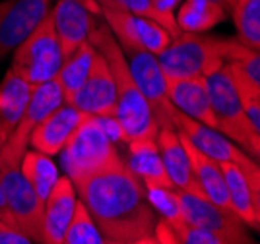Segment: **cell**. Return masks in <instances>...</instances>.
<instances>
[{
	"label": "cell",
	"instance_id": "cell-1",
	"mask_svg": "<svg viewBox=\"0 0 260 244\" xmlns=\"http://www.w3.org/2000/svg\"><path fill=\"white\" fill-rule=\"evenodd\" d=\"M74 188L107 244L132 242L155 231L159 217L122 157L74 182Z\"/></svg>",
	"mask_w": 260,
	"mask_h": 244
},
{
	"label": "cell",
	"instance_id": "cell-2",
	"mask_svg": "<svg viewBox=\"0 0 260 244\" xmlns=\"http://www.w3.org/2000/svg\"><path fill=\"white\" fill-rule=\"evenodd\" d=\"M89 43L105 58L109 70L113 74L115 93H117V109H115L113 118L119 126L122 142L128 144L132 140L155 136L159 128L153 120L152 111L130 74L128 62H126L122 49L115 41L113 33L109 31L107 23L103 20H99L98 25L93 27V31L89 35Z\"/></svg>",
	"mask_w": 260,
	"mask_h": 244
},
{
	"label": "cell",
	"instance_id": "cell-3",
	"mask_svg": "<svg viewBox=\"0 0 260 244\" xmlns=\"http://www.w3.org/2000/svg\"><path fill=\"white\" fill-rule=\"evenodd\" d=\"M229 39H217L206 33H179L157 54L167 80L210 76L225 66Z\"/></svg>",
	"mask_w": 260,
	"mask_h": 244
},
{
	"label": "cell",
	"instance_id": "cell-4",
	"mask_svg": "<svg viewBox=\"0 0 260 244\" xmlns=\"http://www.w3.org/2000/svg\"><path fill=\"white\" fill-rule=\"evenodd\" d=\"M60 155L64 175L72 184L120 157L117 144L109 134L105 118L89 115L80 122Z\"/></svg>",
	"mask_w": 260,
	"mask_h": 244
},
{
	"label": "cell",
	"instance_id": "cell-5",
	"mask_svg": "<svg viewBox=\"0 0 260 244\" xmlns=\"http://www.w3.org/2000/svg\"><path fill=\"white\" fill-rule=\"evenodd\" d=\"M206 82L212 113L216 118V130L256 161L260 155V132L250 126L245 117L228 66H221L219 70L206 76Z\"/></svg>",
	"mask_w": 260,
	"mask_h": 244
},
{
	"label": "cell",
	"instance_id": "cell-6",
	"mask_svg": "<svg viewBox=\"0 0 260 244\" xmlns=\"http://www.w3.org/2000/svg\"><path fill=\"white\" fill-rule=\"evenodd\" d=\"M60 64L62 51L54 33L53 18L51 14H47L35 25V29L18 45V49H14L10 72L35 87L54 80Z\"/></svg>",
	"mask_w": 260,
	"mask_h": 244
},
{
	"label": "cell",
	"instance_id": "cell-7",
	"mask_svg": "<svg viewBox=\"0 0 260 244\" xmlns=\"http://www.w3.org/2000/svg\"><path fill=\"white\" fill-rule=\"evenodd\" d=\"M62 103H64V95L54 80L31 87V95H29V101L25 105V111H23L18 126L14 128L10 138L0 148V167H18L20 165L25 149L29 148V138H31L33 130Z\"/></svg>",
	"mask_w": 260,
	"mask_h": 244
},
{
	"label": "cell",
	"instance_id": "cell-8",
	"mask_svg": "<svg viewBox=\"0 0 260 244\" xmlns=\"http://www.w3.org/2000/svg\"><path fill=\"white\" fill-rule=\"evenodd\" d=\"M99 12L124 54L142 51L157 56L173 39L157 21L150 18L111 8H99Z\"/></svg>",
	"mask_w": 260,
	"mask_h": 244
},
{
	"label": "cell",
	"instance_id": "cell-9",
	"mask_svg": "<svg viewBox=\"0 0 260 244\" xmlns=\"http://www.w3.org/2000/svg\"><path fill=\"white\" fill-rule=\"evenodd\" d=\"M183 221L196 225L217 236L225 244H256L249 234V227L229 210L212 203L206 196L179 192Z\"/></svg>",
	"mask_w": 260,
	"mask_h": 244
},
{
	"label": "cell",
	"instance_id": "cell-10",
	"mask_svg": "<svg viewBox=\"0 0 260 244\" xmlns=\"http://www.w3.org/2000/svg\"><path fill=\"white\" fill-rule=\"evenodd\" d=\"M0 184L14 227L22 231L31 242L41 244L43 225V200L33 192L18 167H0Z\"/></svg>",
	"mask_w": 260,
	"mask_h": 244
},
{
	"label": "cell",
	"instance_id": "cell-11",
	"mask_svg": "<svg viewBox=\"0 0 260 244\" xmlns=\"http://www.w3.org/2000/svg\"><path fill=\"white\" fill-rule=\"evenodd\" d=\"M130 74L142 91L146 103L152 111V117L157 128H173L177 109L171 105L167 97V78L163 74L161 66L157 62V56L150 53H126Z\"/></svg>",
	"mask_w": 260,
	"mask_h": 244
},
{
	"label": "cell",
	"instance_id": "cell-12",
	"mask_svg": "<svg viewBox=\"0 0 260 244\" xmlns=\"http://www.w3.org/2000/svg\"><path fill=\"white\" fill-rule=\"evenodd\" d=\"M62 58L89 41L93 27L101 20L99 6L93 0H58L49 10Z\"/></svg>",
	"mask_w": 260,
	"mask_h": 244
},
{
	"label": "cell",
	"instance_id": "cell-13",
	"mask_svg": "<svg viewBox=\"0 0 260 244\" xmlns=\"http://www.w3.org/2000/svg\"><path fill=\"white\" fill-rule=\"evenodd\" d=\"M175 130L181 132L198 151H202L206 157L214 159L216 163H235L249 175H260L258 161H254L247 155L243 149L235 146L231 140L223 134H219L216 128H208L192 118L184 117L177 111L175 115Z\"/></svg>",
	"mask_w": 260,
	"mask_h": 244
},
{
	"label": "cell",
	"instance_id": "cell-14",
	"mask_svg": "<svg viewBox=\"0 0 260 244\" xmlns=\"http://www.w3.org/2000/svg\"><path fill=\"white\" fill-rule=\"evenodd\" d=\"M51 10V0H2L0 2V62L18 49Z\"/></svg>",
	"mask_w": 260,
	"mask_h": 244
},
{
	"label": "cell",
	"instance_id": "cell-15",
	"mask_svg": "<svg viewBox=\"0 0 260 244\" xmlns=\"http://www.w3.org/2000/svg\"><path fill=\"white\" fill-rule=\"evenodd\" d=\"M66 103L89 117H115V109H117L115 82H113V74L109 70L105 58L99 53H95L93 56V64L89 68L86 82Z\"/></svg>",
	"mask_w": 260,
	"mask_h": 244
},
{
	"label": "cell",
	"instance_id": "cell-16",
	"mask_svg": "<svg viewBox=\"0 0 260 244\" xmlns=\"http://www.w3.org/2000/svg\"><path fill=\"white\" fill-rule=\"evenodd\" d=\"M225 186H228L229 205L249 229L258 231L260 227V175H249L235 163H219Z\"/></svg>",
	"mask_w": 260,
	"mask_h": 244
},
{
	"label": "cell",
	"instance_id": "cell-17",
	"mask_svg": "<svg viewBox=\"0 0 260 244\" xmlns=\"http://www.w3.org/2000/svg\"><path fill=\"white\" fill-rule=\"evenodd\" d=\"M78 194L72 181L60 175L51 194L43 202V225H41V244H62L64 233L74 217Z\"/></svg>",
	"mask_w": 260,
	"mask_h": 244
},
{
	"label": "cell",
	"instance_id": "cell-18",
	"mask_svg": "<svg viewBox=\"0 0 260 244\" xmlns=\"http://www.w3.org/2000/svg\"><path fill=\"white\" fill-rule=\"evenodd\" d=\"M84 113H80L68 103H62L56 107L53 113L47 118L39 122V126L33 130L29 146L39 153H45L49 157L60 155V151L64 149L68 140L72 138V134L76 132L80 122L84 120Z\"/></svg>",
	"mask_w": 260,
	"mask_h": 244
},
{
	"label": "cell",
	"instance_id": "cell-19",
	"mask_svg": "<svg viewBox=\"0 0 260 244\" xmlns=\"http://www.w3.org/2000/svg\"><path fill=\"white\" fill-rule=\"evenodd\" d=\"M167 97L171 105L184 117L192 118L208 128H216L208 82L204 76L167 80Z\"/></svg>",
	"mask_w": 260,
	"mask_h": 244
},
{
	"label": "cell",
	"instance_id": "cell-20",
	"mask_svg": "<svg viewBox=\"0 0 260 244\" xmlns=\"http://www.w3.org/2000/svg\"><path fill=\"white\" fill-rule=\"evenodd\" d=\"M157 136V134H155ZM155 136L132 140L126 144V167L140 181L144 190H157V188H173L169 181Z\"/></svg>",
	"mask_w": 260,
	"mask_h": 244
},
{
	"label": "cell",
	"instance_id": "cell-21",
	"mask_svg": "<svg viewBox=\"0 0 260 244\" xmlns=\"http://www.w3.org/2000/svg\"><path fill=\"white\" fill-rule=\"evenodd\" d=\"M155 142H157V148H159V155H161L165 172H167L175 190L204 196L200 186L194 181L192 167H190L188 155L183 148V142L179 138V132L173 128H159Z\"/></svg>",
	"mask_w": 260,
	"mask_h": 244
},
{
	"label": "cell",
	"instance_id": "cell-22",
	"mask_svg": "<svg viewBox=\"0 0 260 244\" xmlns=\"http://www.w3.org/2000/svg\"><path fill=\"white\" fill-rule=\"evenodd\" d=\"M179 138L183 142V148L188 155V161H190V167H192V175H194L196 184L200 186L202 194L206 196L212 203H216L223 210H231L229 205V198H228V186H225V177H223V170H221V165L216 163L214 159L206 157L202 151L198 149L184 138L183 134L179 132Z\"/></svg>",
	"mask_w": 260,
	"mask_h": 244
},
{
	"label": "cell",
	"instance_id": "cell-23",
	"mask_svg": "<svg viewBox=\"0 0 260 244\" xmlns=\"http://www.w3.org/2000/svg\"><path fill=\"white\" fill-rule=\"evenodd\" d=\"M29 95L31 85L8 70L4 80L0 82V148L10 138L14 128L18 126Z\"/></svg>",
	"mask_w": 260,
	"mask_h": 244
},
{
	"label": "cell",
	"instance_id": "cell-24",
	"mask_svg": "<svg viewBox=\"0 0 260 244\" xmlns=\"http://www.w3.org/2000/svg\"><path fill=\"white\" fill-rule=\"evenodd\" d=\"M228 18V12L210 0H183L175 12L181 33H208Z\"/></svg>",
	"mask_w": 260,
	"mask_h": 244
},
{
	"label": "cell",
	"instance_id": "cell-25",
	"mask_svg": "<svg viewBox=\"0 0 260 244\" xmlns=\"http://www.w3.org/2000/svg\"><path fill=\"white\" fill-rule=\"evenodd\" d=\"M95 53H98L95 47L87 41L84 45H80L74 53H70L68 56L62 58V64L58 68V74L54 78V82L58 84L62 95H64V103L86 82L87 74H89V68L93 64Z\"/></svg>",
	"mask_w": 260,
	"mask_h": 244
},
{
	"label": "cell",
	"instance_id": "cell-26",
	"mask_svg": "<svg viewBox=\"0 0 260 244\" xmlns=\"http://www.w3.org/2000/svg\"><path fill=\"white\" fill-rule=\"evenodd\" d=\"M20 170H22L23 179L27 181V184L33 188V192L43 202L45 198L51 194L58 177H60L54 161L49 155L39 153L35 149H25L22 161H20Z\"/></svg>",
	"mask_w": 260,
	"mask_h": 244
},
{
	"label": "cell",
	"instance_id": "cell-27",
	"mask_svg": "<svg viewBox=\"0 0 260 244\" xmlns=\"http://www.w3.org/2000/svg\"><path fill=\"white\" fill-rule=\"evenodd\" d=\"M229 14L239 41L252 51H260V0H235Z\"/></svg>",
	"mask_w": 260,
	"mask_h": 244
},
{
	"label": "cell",
	"instance_id": "cell-28",
	"mask_svg": "<svg viewBox=\"0 0 260 244\" xmlns=\"http://www.w3.org/2000/svg\"><path fill=\"white\" fill-rule=\"evenodd\" d=\"M62 244H105L101 233L98 231L95 223L91 221L89 213L86 212V207L82 205L80 200L76 203L74 217L66 229Z\"/></svg>",
	"mask_w": 260,
	"mask_h": 244
},
{
	"label": "cell",
	"instance_id": "cell-29",
	"mask_svg": "<svg viewBox=\"0 0 260 244\" xmlns=\"http://www.w3.org/2000/svg\"><path fill=\"white\" fill-rule=\"evenodd\" d=\"M181 2L183 0H150L153 21H157L171 37H177L181 33L177 27V21H175V12Z\"/></svg>",
	"mask_w": 260,
	"mask_h": 244
},
{
	"label": "cell",
	"instance_id": "cell-30",
	"mask_svg": "<svg viewBox=\"0 0 260 244\" xmlns=\"http://www.w3.org/2000/svg\"><path fill=\"white\" fill-rule=\"evenodd\" d=\"M169 227L173 229V233L183 244H225L212 233H208L196 225L186 223V221H179V223L169 225Z\"/></svg>",
	"mask_w": 260,
	"mask_h": 244
},
{
	"label": "cell",
	"instance_id": "cell-31",
	"mask_svg": "<svg viewBox=\"0 0 260 244\" xmlns=\"http://www.w3.org/2000/svg\"><path fill=\"white\" fill-rule=\"evenodd\" d=\"M99 8H111V10H122L130 14H138L144 18L153 20L150 0H93Z\"/></svg>",
	"mask_w": 260,
	"mask_h": 244
},
{
	"label": "cell",
	"instance_id": "cell-32",
	"mask_svg": "<svg viewBox=\"0 0 260 244\" xmlns=\"http://www.w3.org/2000/svg\"><path fill=\"white\" fill-rule=\"evenodd\" d=\"M0 244H33V242L31 238H27L16 227L0 221Z\"/></svg>",
	"mask_w": 260,
	"mask_h": 244
},
{
	"label": "cell",
	"instance_id": "cell-33",
	"mask_svg": "<svg viewBox=\"0 0 260 244\" xmlns=\"http://www.w3.org/2000/svg\"><path fill=\"white\" fill-rule=\"evenodd\" d=\"M153 234H155V238L159 240V244H183L179 238H177V234L173 233V229L169 227V223H165V221H157V225H155V231H153Z\"/></svg>",
	"mask_w": 260,
	"mask_h": 244
},
{
	"label": "cell",
	"instance_id": "cell-34",
	"mask_svg": "<svg viewBox=\"0 0 260 244\" xmlns=\"http://www.w3.org/2000/svg\"><path fill=\"white\" fill-rule=\"evenodd\" d=\"M0 221L2 223H8L14 227V221H12V215L8 212V205H6V198H4V190H2V184H0Z\"/></svg>",
	"mask_w": 260,
	"mask_h": 244
},
{
	"label": "cell",
	"instance_id": "cell-35",
	"mask_svg": "<svg viewBox=\"0 0 260 244\" xmlns=\"http://www.w3.org/2000/svg\"><path fill=\"white\" fill-rule=\"evenodd\" d=\"M122 244H159V240L155 238V234H150V236H144V238H138V240H132V242H122Z\"/></svg>",
	"mask_w": 260,
	"mask_h": 244
},
{
	"label": "cell",
	"instance_id": "cell-36",
	"mask_svg": "<svg viewBox=\"0 0 260 244\" xmlns=\"http://www.w3.org/2000/svg\"><path fill=\"white\" fill-rule=\"evenodd\" d=\"M210 2H214V4H217V6H221L223 10L231 12V8H233V4H235V0H210Z\"/></svg>",
	"mask_w": 260,
	"mask_h": 244
},
{
	"label": "cell",
	"instance_id": "cell-37",
	"mask_svg": "<svg viewBox=\"0 0 260 244\" xmlns=\"http://www.w3.org/2000/svg\"><path fill=\"white\" fill-rule=\"evenodd\" d=\"M105 244H107V242H105Z\"/></svg>",
	"mask_w": 260,
	"mask_h": 244
}]
</instances>
